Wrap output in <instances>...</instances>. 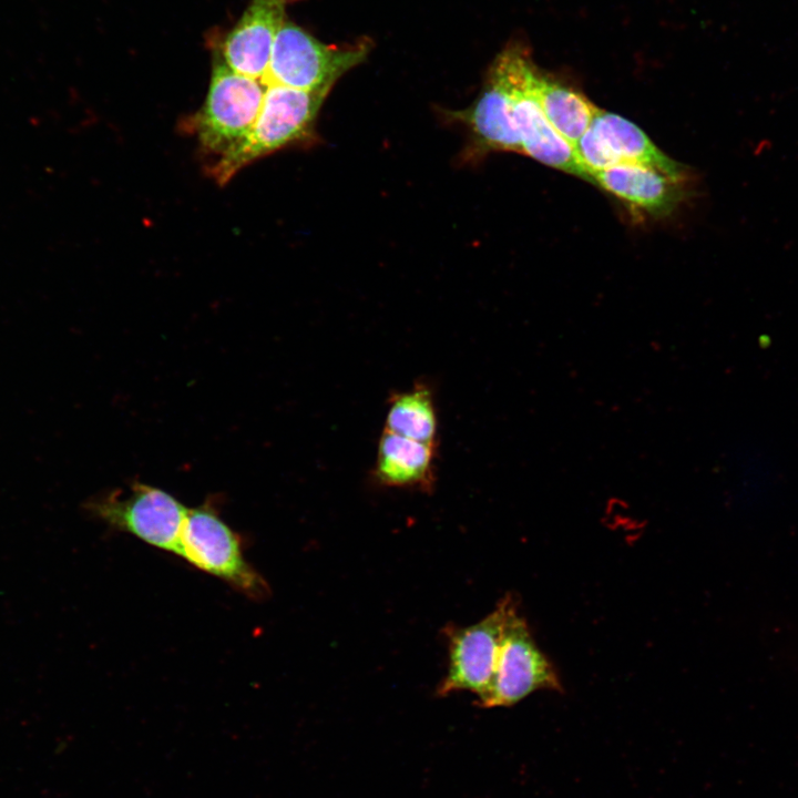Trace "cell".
<instances>
[{
  "label": "cell",
  "mask_w": 798,
  "mask_h": 798,
  "mask_svg": "<svg viewBox=\"0 0 798 798\" xmlns=\"http://www.w3.org/2000/svg\"><path fill=\"white\" fill-rule=\"evenodd\" d=\"M264 84L263 105L252 129L208 166L209 174L219 185L227 183L252 162L309 139L317 114L329 93Z\"/></svg>",
  "instance_id": "cell-1"
},
{
  "label": "cell",
  "mask_w": 798,
  "mask_h": 798,
  "mask_svg": "<svg viewBox=\"0 0 798 798\" xmlns=\"http://www.w3.org/2000/svg\"><path fill=\"white\" fill-rule=\"evenodd\" d=\"M383 430L419 442L437 444L438 416L432 389L415 383L391 393Z\"/></svg>",
  "instance_id": "cell-15"
},
{
  "label": "cell",
  "mask_w": 798,
  "mask_h": 798,
  "mask_svg": "<svg viewBox=\"0 0 798 798\" xmlns=\"http://www.w3.org/2000/svg\"><path fill=\"white\" fill-rule=\"evenodd\" d=\"M538 690L561 692V681L516 608L507 622L491 685L477 699L478 706H512Z\"/></svg>",
  "instance_id": "cell-7"
},
{
  "label": "cell",
  "mask_w": 798,
  "mask_h": 798,
  "mask_svg": "<svg viewBox=\"0 0 798 798\" xmlns=\"http://www.w3.org/2000/svg\"><path fill=\"white\" fill-rule=\"evenodd\" d=\"M538 72L523 50L513 45L512 111L522 154L592 183L574 147L556 132L541 109L535 92Z\"/></svg>",
  "instance_id": "cell-8"
},
{
  "label": "cell",
  "mask_w": 798,
  "mask_h": 798,
  "mask_svg": "<svg viewBox=\"0 0 798 798\" xmlns=\"http://www.w3.org/2000/svg\"><path fill=\"white\" fill-rule=\"evenodd\" d=\"M436 446L383 430L377 446L375 481L387 488L431 491L436 482Z\"/></svg>",
  "instance_id": "cell-12"
},
{
  "label": "cell",
  "mask_w": 798,
  "mask_h": 798,
  "mask_svg": "<svg viewBox=\"0 0 798 798\" xmlns=\"http://www.w3.org/2000/svg\"><path fill=\"white\" fill-rule=\"evenodd\" d=\"M535 92L551 125L574 147L600 109L582 93L544 78L540 72L535 78Z\"/></svg>",
  "instance_id": "cell-14"
},
{
  "label": "cell",
  "mask_w": 798,
  "mask_h": 798,
  "mask_svg": "<svg viewBox=\"0 0 798 798\" xmlns=\"http://www.w3.org/2000/svg\"><path fill=\"white\" fill-rule=\"evenodd\" d=\"M369 52L366 43L338 47L317 40L301 27L285 21L273 43L264 83L305 91H330Z\"/></svg>",
  "instance_id": "cell-3"
},
{
  "label": "cell",
  "mask_w": 798,
  "mask_h": 798,
  "mask_svg": "<svg viewBox=\"0 0 798 798\" xmlns=\"http://www.w3.org/2000/svg\"><path fill=\"white\" fill-rule=\"evenodd\" d=\"M591 129L617 164L644 165L684 181L685 172L682 166L658 150L633 122L615 113L598 110Z\"/></svg>",
  "instance_id": "cell-13"
},
{
  "label": "cell",
  "mask_w": 798,
  "mask_h": 798,
  "mask_svg": "<svg viewBox=\"0 0 798 798\" xmlns=\"http://www.w3.org/2000/svg\"><path fill=\"white\" fill-rule=\"evenodd\" d=\"M88 509L108 525L177 555L188 509L166 491L136 482L127 493L91 500Z\"/></svg>",
  "instance_id": "cell-5"
},
{
  "label": "cell",
  "mask_w": 798,
  "mask_h": 798,
  "mask_svg": "<svg viewBox=\"0 0 798 798\" xmlns=\"http://www.w3.org/2000/svg\"><path fill=\"white\" fill-rule=\"evenodd\" d=\"M205 101L192 119L203 153L216 160L252 129L260 112L266 85L227 66L215 48Z\"/></svg>",
  "instance_id": "cell-2"
},
{
  "label": "cell",
  "mask_w": 798,
  "mask_h": 798,
  "mask_svg": "<svg viewBox=\"0 0 798 798\" xmlns=\"http://www.w3.org/2000/svg\"><path fill=\"white\" fill-rule=\"evenodd\" d=\"M293 0H250L218 48L223 61L235 72L263 80L275 38L286 21Z\"/></svg>",
  "instance_id": "cell-10"
},
{
  "label": "cell",
  "mask_w": 798,
  "mask_h": 798,
  "mask_svg": "<svg viewBox=\"0 0 798 798\" xmlns=\"http://www.w3.org/2000/svg\"><path fill=\"white\" fill-rule=\"evenodd\" d=\"M177 555L250 597L267 594L265 581L243 554L238 535L212 507L188 509Z\"/></svg>",
  "instance_id": "cell-4"
},
{
  "label": "cell",
  "mask_w": 798,
  "mask_h": 798,
  "mask_svg": "<svg viewBox=\"0 0 798 798\" xmlns=\"http://www.w3.org/2000/svg\"><path fill=\"white\" fill-rule=\"evenodd\" d=\"M684 181L636 164H617L593 174V183L652 216L672 213L683 200Z\"/></svg>",
  "instance_id": "cell-11"
},
{
  "label": "cell",
  "mask_w": 798,
  "mask_h": 798,
  "mask_svg": "<svg viewBox=\"0 0 798 798\" xmlns=\"http://www.w3.org/2000/svg\"><path fill=\"white\" fill-rule=\"evenodd\" d=\"M449 116L467 125L478 152L522 153L512 111V50L498 55L479 98Z\"/></svg>",
  "instance_id": "cell-9"
},
{
  "label": "cell",
  "mask_w": 798,
  "mask_h": 798,
  "mask_svg": "<svg viewBox=\"0 0 798 798\" xmlns=\"http://www.w3.org/2000/svg\"><path fill=\"white\" fill-rule=\"evenodd\" d=\"M516 608L519 604L514 595L508 594L479 622L446 628L449 662L447 674L437 688L440 696L471 692L478 699L487 693L507 622Z\"/></svg>",
  "instance_id": "cell-6"
}]
</instances>
